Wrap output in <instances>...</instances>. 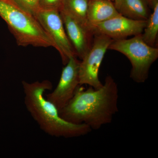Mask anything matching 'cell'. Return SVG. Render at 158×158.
<instances>
[{"label":"cell","instance_id":"obj_16","mask_svg":"<svg viewBox=\"0 0 158 158\" xmlns=\"http://www.w3.org/2000/svg\"><path fill=\"white\" fill-rule=\"evenodd\" d=\"M113 1L114 2V4L115 7L118 11L120 5H121L122 0H113Z\"/></svg>","mask_w":158,"mask_h":158},{"label":"cell","instance_id":"obj_13","mask_svg":"<svg viewBox=\"0 0 158 158\" xmlns=\"http://www.w3.org/2000/svg\"><path fill=\"white\" fill-rule=\"evenodd\" d=\"M152 9V13L150 15L146 25L141 34L144 42L151 46H154L158 36V1L155 3Z\"/></svg>","mask_w":158,"mask_h":158},{"label":"cell","instance_id":"obj_8","mask_svg":"<svg viewBox=\"0 0 158 158\" xmlns=\"http://www.w3.org/2000/svg\"><path fill=\"white\" fill-rule=\"evenodd\" d=\"M80 62L76 56L71 57L62 69L57 87L52 92L47 94L46 98L54 105L59 111L70 101L80 85Z\"/></svg>","mask_w":158,"mask_h":158},{"label":"cell","instance_id":"obj_2","mask_svg":"<svg viewBox=\"0 0 158 158\" xmlns=\"http://www.w3.org/2000/svg\"><path fill=\"white\" fill-rule=\"evenodd\" d=\"M24 104L32 118L46 134L58 138H73L86 135L92 131L84 123L75 124L60 116L57 108L44 96L52 88L50 81L29 83L23 81Z\"/></svg>","mask_w":158,"mask_h":158},{"label":"cell","instance_id":"obj_1","mask_svg":"<svg viewBox=\"0 0 158 158\" xmlns=\"http://www.w3.org/2000/svg\"><path fill=\"white\" fill-rule=\"evenodd\" d=\"M118 85L111 76L99 89L79 85L68 104L59 111L60 116L75 124L84 123L91 130L99 129L112 122L118 112Z\"/></svg>","mask_w":158,"mask_h":158},{"label":"cell","instance_id":"obj_15","mask_svg":"<svg viewBox=\"0 0 158 158\" xmlns=\"http://www.w3.org/2000/svg\"><path fill=\"white\" fill-rule=\"evenodd\" d=\"M62 0H40V4L43 9H59Z\"/></svg>","mask_w":158,"mask_h":158},{"label":"cell","instance_id":"obj_3","mask_svg":"<svg viewBox=\"0 0 158 158\" xmlns=\"http://www.w3.org/2000/svg\"><path fill=\"white\" fill-rule=\"evenodd\" d=\"M0 16L19 46L54 48L52 40L36 17L14 0H0Z\"/></svg>","mask_w":158,"mask_h":158},{"label":"cell","instance_id":"obj_17","mask_svg":"<svg viewBox=\"0 0 158 158\" xmlns=\"http://www.w3.org/2000/svg\"><path fill=\"white\" fill-rule=\"evenodd\" d=\"M146 1H147L148 5H149L150 6H151L152 8L155 3L156 1H158V0H146Z\"/></svg>","mask_w":158,"mask_h":158},{"label":"cell","instance_id":"obj_10","mask_svg":"<svg viewBox=\"0 0 158 158\" xmlns=\"http://www.w3.org/2000/svg\"><path fill=\"white\" fill-rule=\"evenodd\" d=\"M110 0H89L87 19L88 24L107 20L120 15Z\"/></svg>","mask_w":158,"mask_h":158},{"label":"cell","instance_id":"obj_11","mask_svg":"<svg viewBox=\"0 0 158 158\" xmlns=\"http://www.w3.org/2000/svg\"><path fill=\"white\" fill-rule=\"evenodd\" d=\"M148 5L146 0H122L118 11L131 19L146 21L151 14Z\"/></svg>","mask_w":158,"mask_h":158},{"label":"cell","instance_id":"obj_7","mask_svg":"<svg viewBox=\"0 0 158 158\" xmlns=\"http://www.w3.org/2000/svg\"><path fill=\"white\" fill-rule=\"evenodd\" d=\"M146 24L147 20L131 19L120 14L102 22L88 24V28L92 35L102 34L115 40L141 34Z\"/></svg>","mask_w":158,"mask_h":158},{"label":"cell","instance_id":"obj_5","mask_svg":"<svg viewBox=\"0 0 158 158\" xmlns=\"http://www.w3.org/2000/svg\"><path fill=\"white\" fill-rule=\"evenodd\" d=\"M34 16L52 40L54 48L59 52L63 65L67 64L71 57H77L59 9L41 8Z\"/></svg>","mask_w":158,"mask_h":158},{"label":"cell","instance_id":"obj_12","mask_svg":"<svg viewBox=\"0 0 158 158\" xmlns=\"http://www.w3.org/2000/svg\"><path fill=\"white\" fill-rule=\"evenodd\" d=\"M88 2L89 0H62L59 9L65 11L88 27Z\"/></svg>","mask_w":158,"mask_h":158},{"label":"cell","instance_id":"obj_9","mask_svg":"<svg viewBox=\"0 0 158 158\" xmlns=\"http://www.w3.org/2000/svg\"><path fill=\"white\" fill-rule=\"evenodd\" d=\"M66 34L76 55L81 60L90 49V34L87 27L82 24L62 9H59Z\"/></svg>","mask_w":158,"mask_h":158},{"label":"cell","instance_id":"obj_14","mask_svg":"<svg viewBox=\"0 0 158 158\" xmlns=\"http://www.w3.org/2000/svg\"><path fill=\"white\" fill-rule=\"evenodd\" d=\"M18 5L31 14L35 15L40 9V0H14Z\"/></svg>","mask_w":158,"mask_h":158},{"label":"cell","instance_id":"obj_6","mask_svg":"<svg viewBox=\"0 0 158 158\" xmlns=\"http://www.w3.org/2000/svg\"><path fill=\"white\" fill-rule=\"evenodd\" d=\"M90 49L80 61L79 75L80 85H87L99 89L103 84L98 77L102 62L113 39L102 34H94Z\"/></svg>","mask_w":158,"mask_h":158},{"label":"cell","instance_id":"obj_18","mask_svg":"<svg viewBox=\"0 0 158 158\" xmlns=\"http://www.w3.org/2000/svg\"><path fill=\"white\" fill-rule=\"evenodd\" d=\"M110 1H112V0H110Z\"/></svg>","mask_w":158,"mask_h":158},{"label":"cell","instance_id":"obj_4","mask_svg":"<svg viewBox=\"0 0 158 158\" xmlns=\"http://www.w3.org/2000/svg\"><path fill=\"white\" fill-rule=\"evenodd\" d=\"M108 49L119 52L129 60L130 77L137 83L146 81L151 66L158 58V48L144 42L141 34L129 39L113 40Z\"/></svg>","mask_w":158,"mask_h":158}]
</instances>
